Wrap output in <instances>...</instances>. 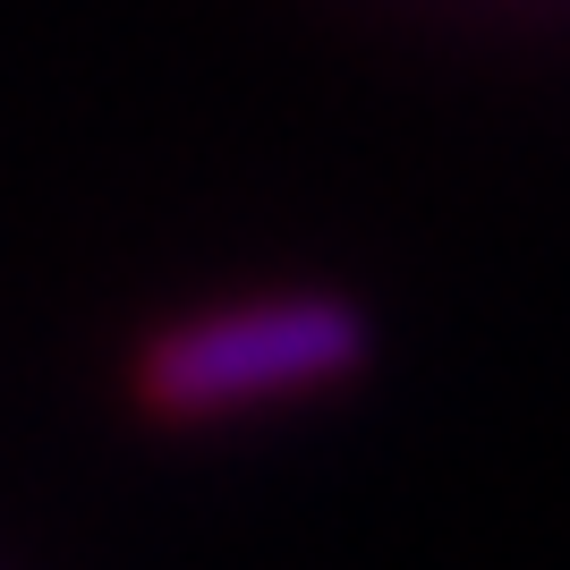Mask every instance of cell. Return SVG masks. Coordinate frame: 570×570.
<instances>
[{
    "label": "cell",
    "mask_w": 570,
    "mask_h": 570,
    "mask_svg": "<svg viewBox=\"0 0 570 570\" xmlns=\"http://www.w3.org/2000/svg\"><path fill=\"white\" fill-rule=\"evenodd\" d=\"M366 366V315L333 289H247L222 307L154 324L128 357V401L145 426H238L298 409Z\"/></svg>",
    "instance_id": "obj_1"
}]
</instances>
